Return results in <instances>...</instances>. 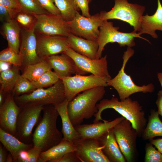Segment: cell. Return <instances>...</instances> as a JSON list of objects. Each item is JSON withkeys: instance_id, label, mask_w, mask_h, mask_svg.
Returning <instances> with one entry per match:
<instances>
[{"instance_id": "6da1fadb", "label": "cell", "mask_w": 162, "mask_h": 162, "mask_svg": "<svg viewBox=\"0 0 162 162\" xmlns=\"http://www.w3.org/2000/svg\"><path fill=\"white\" fill-rule=\"evenodd\" d=\"M97 106L98 111L94 115L93 122L100 120L104 122L108 121L102 118L101 113L106 109H112L128 120L136 131L138 136H141L147 120L142 106L137 101L133 100L129 97L119 100L118 98L112 97L110 99H102L97 104Z\"/></svg>"}, {"instance_id": "7a4b0ae2", "label": "cell", "mask_w": 162, "mask_h": 162, "mask_svg": "<svg viewBox=\"0 0 162 162\" xmlns=\"http://www.w3.org/2000/svg\"><path fill=\"white\" fill-rule=\"evenodd\" d=\"M43 116L33 134L34 145L41 152L58 144L63 138L62 134L57 129L56 122L59 114L52 105L44 107Z\"/></svg>"}, {"instance_id": "3957f363", "label": "cell", "mask_w": 162, "mask_h": 162, "mask_svg": "<svg viewBox=\"0 0 162 162\" xmlns=\"http://www.w3.org/2000/svg\"><path fill=\"white\" fill-rule=\"evenodd\" d=\"M105 87L100 86L85 91L69 102L68 113L74 126L80 124L84 119L91 118L98 112L97 103L103 99Z\"/></svg>"}, {"instance_id": "277c9868", "label": "cell", "mask_w": 162, "mask_h": 162, "mask_svg": "<svg viewBox=\"0 0 162 162\" xmlns=\"http://www.w3.org/2000/svg\"><path fill=\"white\" fill-rule=\"evenodd\" d=\"M134 51L131 47H128L124 52L122 66L117 75L107 82L108 86L112 87L117 92L120 100L129 97L131 94L138 92L152 93L154 86L152 83L142 86H137L132 80L130 76L127 74L124 69L129 58L134 54Z\"/></svg>"}, {"instance_id": "5b68a950", "label": "cell", "mask_w": 162, "mask_h": 162, "mask_svg": "<svg viewBox=\"0 0 162 162\" xmlns=\"http://www.w3.org/2000/svg\"><path fill=\"white\" fill-rule=\"evenodd\" d=\"M115 4L108 12L102 11L100 13L103 20L118 19L125 22L132 26L134 30L139 32L140 20L145 11L144 6L129 3L127 0H114Z\"/></svg>"}, {"instance_id": "8992f818", "label": "cell", "mask_w": 162, "mask_h": 162, "mask_svg": "<svg viewBox=\"0 0 162 162\" xmlns=\"http://www.w3.org/2000/svg\"><path fill=\"white\" fill-rule=\"evenodd\" d=\"M15 100L20 106L27 104L43 105H54L65 99L64 85L60 79L53 85L46 89H36L31 93L15 96Z\"/></svg>"}, {"instance_id": "52a82bcc", "label": "cell", "mask_w": 162, "mask_h": 162, "mask_svg": "<svg viewBox=\"0 0 162 162\" xmlns=\"http://www.w3.org/2000/svg\"><path fill=\"white\" fill-rule=\"evenodd\" d=\"M119 28L118 27H114L112 22L107 20L104 21L99 28L100 33L97 40L99 47L97 59L102 57L104 47L109 43H117L121 47L127 46L131 48L135 45L134 38H136L142 39L149 42L148 40L141 37V34L135 31L125 33L119 31Z\"/></svg>"}, {"instance_id": "ba28073f", "label": "cell", "mask_w": 162, "mask_h": 162, "mask_svg": "<svg viewBox=\"0 0 162 162\" xmlns=\"http://www.w3.org/2000/svg\"><path fill=\"white\" fill-rule=\"evenodd\" d=\"M16 124L17 137L22 142L30 144L34 128L39 122L44 106L27 104L20 106Z\"/></svg>"}, {"instance_id": "9c48e42d", "label": "cell", "mask_w": 162, "mask_h": 162, "mask_svg": "<svg viewBox=\"0 0 162 162\" xmlns=\"http://www.w3.org/2000/svg\"><path fill=\"white\" fill-rule=\"evenodd\" d=\"M112 130L120 149L128 162L134 161L137 154L138 133L130 122L125 118L116 124Z\"/></svg>"}, {"instance_id": "30bf717a", "label": "cell", "mask_w": 162, "mask_h": 162, "mask_svg": "<svg viewBox=\"0 0 162 162\" xmlns=\"http://www.w3.org/2000/svg\"><path fill=\"white\" fill-rule=\"evenodd\" d=\"M64 88L66 99L71 100L80 92L100 86H108L109 80L93 74L88 76L76 74L60 79Z\"/></svg>"}, {"instance_id": "8fae6325", "label": "cell", "mask_w": 162, "mask_h": 162, "mask_svg": "<svg viewBox=\"0 0 162 162\" xmlns=\"http://www.w3.org/2000/svg\"><path fill=\"white\" fill-rule=\"evenodd\" d=\"M35 16L37 19L34 26L36 34L68 37L72 34L67 21L61 15L49 13Z\"/></svg>"}, {"instance_id": "7c38bea8", "label": "cell", "mask_w": 162, "mask_h": 162, "mask_svg": "<svg viewBox=\"0 0 162 162\" xmlns=\"http://www.w3.org/2000/svg\"><path fill=\"white\" fill-rule=\"evenodd\" d=\"M104 21L101 18L100 14L86 17L78 12L72 20L67 22L72 34L87 40L97 41L99 28Z\"/></svg>"}, {"instance_id": "4fadbf2b", "label": "cell", "mask_w": 162, "mask_h": 162, "mask_svg": "<svg viewBox=\"0 0 162 162\" xmlns=\"http://www.w3.org/2000/svg\"><path fill=\"white\" fill-rule=\"evenodd\" d=\"M64 53L87 73L108 80L112 78L108 69L106 55L98 59H92L76 52L69 47Z\"/></svg>"}, {"instance_id": "5bb4252c", "label": "cell", "mask_w": 162, "mask_h": 162, "mask_svg": "<svg viewBox=\"0 0 162 162\" xmlns=\"http://www.w3.org/2000/svg\"><path fill=\"white\" fill-rule=\"evenodd\" d=\"M36 35L37 53L42 59L51 56L63 53L69 47L67 37Z\"/></svg>"}, {"instance_id": "9a60e30c", "label": "cell", "mask_w": 162, "mask_h": 162, "mask_svg": "<svg viewBox=\"0 0 162 162\" xmlns=\"http://www.w3.org/2000/svg\"><path fill=\"white\" fill-rule=\"evenodd\" d=\"M18 105L13 96L9 94L0 107V128L16 137V122L20 109Z\"/></svg>"}, {"instance_id": "2e32d148", "label": "cell", "mask_w": 162, "mask_h": 162, "mask_svg": "<svg viewBox=\"0 0 162 162\" xmlns=\"http://www.w3.org/2000/svg\"><path fill=\"white\" fill-rule=\"evenodd\" d=\"M21 38L19 54L22 66H26L41 61L37 52V39L34 26L28 29H21Z\"/></svg>"}, {"instance_id": "e0dca14e", "label": "cell", "mask_w": 162, "mask_h": 162, "mask_svg": "<svg viewBox=\"0 0 162 162\" xmlns=\"http://www.w3.org/2000/svg\"><path fill=\"white\" fill-rule=\"evenodd\" d=\"M75 151L81 162H110L101 150L98 140H81Z\"/></svg>"}, {"instance_id": "ac0fdd59", "label": "cell", "mask_w": 162, "mask_h": 162, "mask_svg": "<svg viewBox=\"0 0 162 162\" xmlns=\"http://www.w3.org/2000/svg\"><path fill=\"white\" fill-rule=\"evenodd\" d=\"M60 79L73 74L84 75L88 73L79 68L73 59L63 53L48 56L45 59Z\"/></svg>"}, {"instance_id": "d6986e66", "label": "cell", "mask_w": 162, "mask_h": 162, "mask_svg": "<svg viewBox=\"0 0 162 162\" xmlns=\"http://www.w3.org/2000/svg\"><path fill=\"white\" fill-rule=\"evenodd\" d=\"M125 118L122 116L110 122L108 121L103 122H98L90 124H80L74 127L80 134L82 139H93L98 140Z\"/></svg>"}, {"instance_id": "ffe728a7", "label": "cell", "mask_w": 162, "mask_h": 162, "mask_svg": "<svg viewBox=\"0 0 162 162\" xmlns=\"http://www.w3.org/2000/svg\"><path fill=\"white\" fill-rule=\"evenodd\" d=\"M98 140L102 151L110 162L126 161L117 142L112 128L104 134Z\"/></svg>"}, {"instance_id": "44dd1931", "label": "cell", "mask_w": 162, "mask_h": 162, "mask_svg": "<svg viewBox=\"0 0 162 162\" xmlns=\"http://www.w3.org/2000/svg\"><path fill=\"white\" fill-rule=\"evenodd\" d=\"M69 102L66 99L63 102L54 106L62 120L61 132L63 138L76 145L82 139L80 134L75 129L69 117L68 110Z\"/></svg>"}, {"instance_id": "7402d4cb", "label": "cell", "mask_w": 162, "mask_h": 162, "mask_svg": "<svg viewBox=\"0 0 162 162\" xmlns=\"http://www.w3.org/2000/svg\"><path fill=\"white\" fill-rule=\"evenodd\" d=\"M67 38L69 47L73 50L88 58L97 59L99 47L97 41L87 40L73 34Z\"/></svg>"}, {"instance_id": "603a6c76", "label": "cell", "mask_w": 162, "mask_h": 162, "mask_svg": "<svg viewBox=\"0 0 162 162\" xmlns=\"http://www.w3.org/2000/svg\"><path fill=\"white\" fill-rule=\"evenodd\" d=\"M158 7L154 14H147L142 16L140 20L141 29L138 32L141 34H147L154 38H158L156 30L162 31V5L160 0H157Z\"/></svg>"}, {"instance_id": "cb8c5ba5", "label": "cell", "mask_w": 162, "mask_h": 162, "mask_svg": "<svg viewBox=\"0 0 162 162\" xmlns=\"http://www.w3.org/2000/svg\"><path fill=\"white\" fill-rule=\"evenodd\" d=\"M0 141L12 155L14 162H16L17 158L21 151H27L34 145L33 144H28L22 142L16 137L0 128Z\"/></svg>"}, {"instance_id": "d4e9b609", "label": "cell", "mask_w": 162, "mask_h": 162, "mask_svg": "<svg viewBox=\"0 0 162 162\" xmlns=\"http://www.w3.org/2000/svg\"><path fill=\"white\" fill-rule=\"evenodd\" d=\"M76 145L63 138L58 144L41 152L37 162H53L67 153L75 151Z\"/></svg>"}, {"instance_id": "484cf974", "label": "cell", "mask_w": 162, "mask_h": 162, "mask_svg": "<svg viewBox=\"0 0 162 162\" xmlns=\"http://www.w3.org/2000/svg\"><path fill=\"white\" fill-rule=\"evenodd\" d=\"M21 28L16 22L12 19L3 23L1 33L7 40L8 47L19 53Z\"/></svg>"}, {"instance_id": "4316f807", "label": "cell", "mask_w": 162, "mask_h": 162, "mask_svg": "<svg viewBox=\"0 0 162 162\" xmlns=\"http://www.w3.org/2000/svg\"><path fill=\"white\" fill-rule=\"evenodd\" d=\"M159 115L157 111L151 110L148 122L141 135L144 140H150L155 137L162 136V122Z\"/></svg>"}, {"instance_id": "83f0119b", "label": "cell", "mask_w": 162, "mask_h": 162, "mask_svg": "<svg viewBox=\"0 0 162 162\" xmlns=\"http://www.w3.org/2000/svg\"><path fill=\"white\" fill-rule=\"evenodd\" d=\"M52 68L45 59L36 63L28 65L24 68L22 76L32 82L36 81L46 72Z\"/></svg>"}, {"instance_id": "f1b7e54d", "label": "cell", "mask_w": 162, "mask_h": 162, "mask_svg": "<svg viewBox=\"0 0 162 162\" xmlns=\"http://www.w3.org/2000/svg\"><path fill=\"white\" fill-rule=\"evenodd\" d=\"M19 67L13 66L8 70L1 72L0 92L6 94L13 90L16 81L20 75Z\"/></svg>"}, {"instance_id": "f546056e", "label": "cell", "mask_w": 162, "mask_h": 162, "mask_svg": "<svg viewBox=\"0 0 162 162\" xmlns=\"http://www.w3.org/2000/svg\"><path fill=\"white\" fill-rule=\"evenodd\" d=\"M61 16L67 21L72 20L79 10L73 0H53Z\"/></svg>"}, {"instance_id": "4dcf8cb0", "label": "cell", "mask_w": 162, "mask_h": 162, "mask_svg": "<svg viewBox=\"0 0 162 162\" xmlns=\"http://www.w3.org/2000/svg\"><path fill=\"white\" fill-rule=\"evenodd\" d=\"M21 11L34 15L49 14L41 5L38 0H15Z\"/></svg>"}, {"instance_id": "1f68e13d", "label": "cell", "mask_w": 162, "mask_h": 162, "mask_svg": "<svg viewBox=\"0 0 162 162\" xmlns=\"http://www.w3.org/2000/svg\"><path fill=\"white\" fill-rule=\"evenodd\" d=\"M13 19L21 29H28L34 26L37 20L35 15L21 11L17 12Z\"/></svg>"}, {"instance_id": "d6a6232c", "label": "cell", "mask_w": 162, "mask_h": 162, "mask_svg": "<svg viewBox=\"0 0 162 162\" xmlns=\"http://www.w3.org/2000/svg\"><path fill=\"white\" fill-rule=\"evenodd\" d=\"M36 88L32 82L22 75H20L14 85V94L18 96L25 94L30 91H33Z\"/></svg>"}, {"instance_id": "836d02e7", "label": "cell", "mask_w": 162, "mask_h": 162, "mask_svg": "<svg viewBox=\"0 0 162 162\" xmlns=\"http://www.w3.org/2000/svg\"><path fill=\"white\" fill-rule=\"evenodd\" d=\"M60 79L51 70L44 74L36 81L32 82L36 89L51 86L56 83Z\"/></svg>"}, {"instance_id": "e575fe53", "label": "cell", "mask_w": 162, "mask_h": 162, "mask_svg": "<svg viewBox=\"0 0 162 162\" xmlns=\"http://www.w3.org/2000/svg\"><path fill=\"white\" fill-rule=\"evenodd\" d=\"M0 61L19 67L22 66V60L19 53L8 47L1 51Z\"/></svg>"}, {"instance_id": "d590c367", "label": "cell", "mask_w": 162, "mask_h": 162, "mask_svg": "<svg viewBox=\"0 0 162 162\" xmlns=\"http://www.w3.org/2000/svg\"><path fill=\"white\" fill-rule=\"evenodd\" d=\"M151 143H147L145 147V162H162V154Z\"/></svg>"}, {"instance_id": "8d00e7d4", "label": "cell", "mask_w": 162, "mask_h": 162, "mask_svg": "<svg viewBox=\"0 0 162 162\" xmlns=\"http://www.w3.org/2000/svg\"><path fill=\"white\" fill-rule=\"evenodd\" d=\"M0 4L5 7L13 19L15 15L21 10L15 0H0Z\"/></svg>"}, {"instance_id": "74e56055", "label": "cell", "mask_w": 162, "mask_h": 162, "mask_svg": "<svg viewBox=\"0 0 162 162\" xmlns=\"http://www.w3.org/2000/svg\"><path fill=\"white\" fill-rule=\"evenodd\" d=\"M42 7L49 13L61 15V13L55 5L53 0H38Z\"/></svg>"}, {"instance_id": "f35d334b", "label": "cell", "mask_w": 162, "mask_h": 162, "mask_svg": "<svg viewBox=\"0 0 162 162\" xmlns=\"http://www.w3.org/2000/svg\"><path fill=\"white\" fill-rule=\"evenodd\" d=\"M77 7L80 9L82 15L86 17H89L91 15L89 12L88 0H73Z\"/></svg>"}, {"instance_id": "ab89813d", "label": "cell", "mask_w": 162, "mask_h": 162, "mask_svg": "<svg viewBox=\"0 0 162 162\" xmlns=\"http://www.w3.org/2000/svg\"><path fill=\"white\" fill-rule=\"evenodd\" d=\"M53 162H81L75 151L68 152Z\"/></svg>"}, {"instance_id": "60d3db41", "label": "cell", "mask_w": 162, "mask_h": 162, "mask_svg": "<svg viewBox=\"0 0 162 162\" xmlns=\"http://www.w3.org/2000/svg\"><path fill=\"white\" fill-rule=\"evenodd\" d=\"M27 152L28 157L26 162H37L41 152L40 149L38 147L33 145Z\"/></svg>"}, {"instance_id": "b9f144b4", "label": "cell", "mask_w": 162, "mask_h": 162, "mask_svg": "<svg viewBox=\"0 0 162 162\" xmlns=\"http://www.w3.org/2000/svg\"><path fill=\"white\" fill-rule=\"evenodd\" d=\"M0 19L3 23L13 19L9 12L4 6L0 4Z\"/></svg>"}, {"instance_id": "7bdbcfd3", "label": "cell", "mask_w": 162, "mask_h": 162, "mask_svg": "<svg viewBox=\"0 0 162 162\" xmlns=\"http://www.w3.org/2000/svg\"><path fill=\"white\" fill-rule=\"evenodd\" d=\"M158 97L156 104L158 107L157 112L162 117V91H159L157 94Z\"/></svg>"}, {"instance_id": "ee69618b", "label": "cell", "mask_w": 162, "mask_h": 162, "mask_svg": "<svg viewBox=\"0 0 162 162\" xmlns=\"http://www.w3.org/2000/svg\"><path fill=\"white\" fill-rule=\"evenodd\" d=\"M150 142L155 146L162 154V138L156 139H152L150 140Z\"/></svg>"}, {"instance_id": "f6af8a7d", "label": "cell", "mask_w": 162, "mask_h": 162, "mask_svg": "<svg viewBox=\"0 0 162 162\" xmlns=\"http://www.w3.org/2000/svg\"><path fill=\"white\" fill-rule=\"evenodd\" d=\"M7 150L3 145L0 144V162H6L8 154Z\"/></svg>"}, {"instance_id": "bcb514c9", "label": "cell", "mask_w": 162, "mask_h": 162, "mask_svg": "<svg viewBox=\"0 0 162 162\" xmlns=\"http://www.w3.org/2000/svg\"><path fill=\"white\" fill-rule=\"evenodd\" d=\"M28 157L27 151H21L17 158L16 162H26Z\"/></svg>"}, {"instance_id": "7dc6e473", "label": "cell", "mask_w": 162, "mask_h": 162, "mask_svg": "<svg viewBox=\"0 0 162 162\" xmlns=\"http://www.w3.org/2000/svg\"><path fill=\"white\" fill-rule=\"evenodd\" d=\"M0 64L1 72L7 70L10 68L9 66L10 64L8 63L0 61Z\"/></svg>"}, {"instance_id": "c3c4849f", "label": "cell", "mask_w": 162, "mask_h": 162, "mask_svg": "<svg viewBox=\"0 0 162 162\" xmlns=\"http://www.w3.org/2000/svg\"><path fill=\"white\" fill-rule=\"evenodd\" d=\"M14 162V159L11 154L9 152L7 156L6 162Z\"/></svg>"}, {"instance_id": "681fc988", "label": "cell", "mask_w": 162, "mask_h": 162, "mask_svg": "<svg viewBox=\"0 0 162 162\" xmlns=\"http://www.w3.org/2000/svg\"><path fill=\"white\" fill-rule=\"evenodd\" d=\"M157 77L161 85L162 91V72L158 73L157 74Z\"/></svg>"}, {"instance_id": "f907efd6", "label": "cell", "mask_w": 162, "mask_h": 162, "mask_svg": "<svg viewBox=\"0 0 162 162\" xmlns=\"http://www.w3.org/2000/svg\"><path fill=\"white\" fill-rule=\"evenodd\" d=\"M88 0V1H89V3L91 2L92 0Z\"/></svg>"}]
</instances>
